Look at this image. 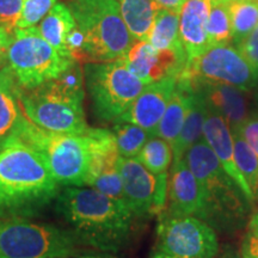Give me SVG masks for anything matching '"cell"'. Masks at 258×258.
Wrapping results in <instances>:
<instances>
[{
    "mask_svg": "<svg viewBox=\"0 0 258 258\" xmlns=\"http://www.w3.org/2000/svg\"><path fill=\"white\" fill-rule=\"evenodd\" d=\"M78 241L69 230L28 219H0V258H69Z\"/></svg>",
    "mask_w": 258,
    "mask_h": 258,
    "instance_id": "cell-6",
    "label": "cell"
},
{
    "mask_svg": "<svg viewBox=\"0 0 258 258\" xmlns=\"http://www.w3.org/2000/svg\"><path fill=\"white\" fill-rule=\"evenodd\" d=\"M203 139L209 145L213 152L218 157L222 169L233 179V182L241 189L244 195L250 202H253V196L250 191L249 185L245 182L243 176L237 169L234 160V144L232 131L221 116L209 110L207 118L203 125Z\"/></svg>",
    "mask_w": 258,
    "mask_h": 258,
    "instance_id": "cell-16",
    "label": "cell"
},
{
    "mask_svg": "<svg viewBox=\"0 0 258 258\" xmlns=\"http://www.w3.org/2000/svg\"><path fill=\"white\" fill-rule=\"evenodd\" d=\"M77 258H104V257L95 256V254H84V256H80V257H77Z\"/></svg>",
    "mask_w": 258,
    "mask_h": 258,
    "instance_id": "cell-40",
    "label": "cell"
},
{
    "mask_svg": "<svg viewBox=\"0 0 258 258\" xmlns=\"http://www.w3.org/2000/svg\"><path fill=\"white\" fill-rule=\"evenodd\" d=\"M11 141L27 145L41 153L60 186H85L91 160L86 134L50 133L37 127L24 115Z\"/></svg>",
    "mask_w": 258,
    "mask_h": 258,
    "instance_id": "cell-5",
    "label": "cell"
},
{
    "mask_svg": "<svg viewBox=\"0 0 258 258\" xmlns=\"http://www.w3.org/2000/svg\"><path fill=\"white\" fill-rule=\"evenodd\" d=\"M22 110L28 120L56 134L83 135L89 131L84 114V98L67 95L48 82L34 90H21Z\"/></svg>",
    "mask_w": 258,
    "mask_h": 258,
    "instance_id": "cell-9",
    "label": "cell"
},
{
    "mask_svg": "<svg viewBox=\"0 0 258 258\" xmlns=\"http://www.w3.org/2000/svg\"><path fill=\"white\" fill-rule=\"evenodd\" d=\"M74 61L51 47L37 27L16 29L9 48V69L23 90H34L57 78Z\"/></svg>",
    "mask_w": 258,
    "mask_h": 258,
    "instance_id": "cell-7",
    "label": "cell"
},
{
    "mask_svg": "<svg viewBox=\"0 0 258 258\" xmlns=\"http://www.w3.org/2000/svg\"><path fill=\"white\" fill-rule=\"evenodd\" d=\"M215 2H219V3H221V4H225V5H228V4H231V3L239 2V0H215Z\"/></svg>",
    "mask_w": 258,
    "mask_h": 258,
    "instance_id": "cell-39",
    "label": "cell"
},
{
    "mask_svg": "<svg viewBox=\"0 0 258 258\" xmlns=\"http://www.w3.org/2000/svg\"><path fill=\"white\" fill-rule=\"evenodd\" d=\"M178 78L198 84H226L245 92L258 85V73L239 50L228 44L209 48L186 64Z\"/></svg>",
    "mask_w": 258,
    "mask_h": 258,
    "instance_id": "cell-11",
    "label": "cell"
},
{
    "mask_svg": "<svg viewBox=\"0 0 258 258\" xmlns=\"http://www.w3.org/2000/svg\"><path fill=\"white\" fill-rule=\"evenodd\" d=\"M76 25L71 9L64 4L57 3L49 14L40 22L37 30L51 47L64 55H71L66 49V38Z\"/></svg>",
    "mask_w": 258,
    "mask_h": 258,
    "instance_id": "cell-24",
    "label": "cell"
},
{
    "mask_svg": "<svg viewBox=\"0 0 258 258\" xmlns=\"http://www.w3.org/2000/svg\"><path fill=\"white\" fill-rule=\"evenodd\" d=\"M22 88L9 66L0 70V150L15 137L24 112L19 95Z\"/></svg>",
    "mask_w": 258,
    "mask_h": 258,
    "instance_id": "cell-19",
    "label": "cell"
},
{
    "mask_svg": "<svg viewBox=\"0 0 258 258\" xmlns=\"http://www.w3.org/2000/svg\"><path fill=\"white\" fill-rule=\"evenodd\" d=\"M194 83V82H192ZM194 90L192 101L186 115L180 133L172 146L173 161L183 159L186 151L192 146L196 141L200 140L203 133V125L208 115V105L206 102L202 89L196 83Z\"/></svg>",
    "mask_w": 258,
    "mask_h": 258,
    "instance_id": "cell-21",
    "label": "cell"
},
{
    "mask_svg": "<svg viewBox=\"0 0 258 258\" xmlns=\"http://www.w3.org/2000/svg\"><path fill=\"white\" fill-rule=\"evenodd\" d=\"M211 0H188L179 15V36L186 54V64L207 51V18Z\"/></svg>",
    "mask_w": 258,
    "mask_h": 258,
    "instance_id": "cell-17",
    "label": "cell"
},
{
    "mask_svg": "<svg viewBox=\"0 0 258 258\" xmlns=\"http://www.w3.org/2000/svg\"><path fill=\"white\" fill-rule=\"evenodd\" d=\"M250 230H252L258 233V212L253 215L252 220L250 222Z\"/></svg>",
    "mask_w": 258,
    "mask_h": 258,
    "instance_id": "cell-37",
    "label": "cell"
},
{
    "mask_svg": "<svg viewBox=\"0 0 258 258\" xmlns=\"http://www.w3.org/2000/svg\"><path fill=\"white\" fill-rule=\"evenodd\" d=\"M158 50H171L186 66V54L179 36V15L160 9L147 40Z\"/></svg>",
    "mask_w": 258,
    "mask_h": 258,
    "instance_id": "cell-23",
    "label": "cell"
},
{
    "mask_svg": "<svg viewBox=\"0 0 258 258\" xmlns=\"http://www.w3.org/2000/svg\"><path fill=\"white\" fill-rule=\"evenodd\" d=\"M54 209L78 244L116 252L131 237L133 213L96 189L66 186L57 194Z\"/></svg>",
    "mask_w": 258,
    "mask_h": 258,
    "instance_id": "cell-1",
    "label": "cell"
},
{
    "mask_svg": "<svg viewBox=\"0 0 258 258\" xmlns=\"http://www.w3.org/2000/svg\"><path fill=\"white\" fill-rule=\"evenodd\" d=\"M232 132L239 135L258 158V116L249 117L240 125L232 128Z\"/></svg>",
    "mask_w": 258,
    "mask_h": 258,
    "instance_id": "cell-33",
    "label": "cell"
},
{
    "mask_svg": "<svg viewBox=\"0 0 258 258\" xmlns=\"http://www.w3.org/2000/svg\"><path fill=\"white\" fill-rule=\"evenodd\" d=\"M59 192L41 153L17 141L0 150V219L36 217Z\"/></svg>",
    "mask_w": 258,
    "mask_h": 258,
    "instance_id": "cell-2",
    "label": "cell"
},
{
    "mask_svg": "<svg viewBox=\"0 0 258 258\" xmlns=\"http://www.w3.org/2000/svg\"><path fill=\"white\" fill-rule=\"evenodd\" d=\"M111 132L114 134L118 156L123 158H137L151 138L145 129L125 122H115Z\"/></svg>",
    "mask_w": 258,
    "mask_h": 258,
    "instance_id": "cell-26",
    "label": "cell"
},
{
    "mask_svg": "<svg viewBox=\"0 0 258 258\" xmlns=\"http://www.w3.org/2000/svg\"><path fill=\"white\" fill-rule=\"evenodd\" d=\"M198 84V83H196ZM202 89L209 110L221 116L232 128L249 118L245 91L226 84H198Z\"/></svg>",
    "mask_w": 258,
    "mask_h": 258,
    "instance_id": "cell-18",
    "label": "cell"
},
{
    "mask_svg": "<svg viewBox=\"0 0 258 258\" xmlns=\"http://www.w3.org/2000/svg\"><path fill=\"white\" fill-rule=\"evenodd\" d=\"M156 4L159 6V9L167 10V11L175 12L177 15H180L183 6L188 0H154Z\"/></svg>",
    "mask_w": 258,
    "mask_h": 258,
    "instance_id": "cell-36",
    "label": "cell"
},
{
    "mask_svg": "<svg viewBox=\"0 0 258 258\" xmlns=\"http://www.w3.org/2000/svg\"><path fill=\"white\" fill-rule=\"evenodd\" d=\"M202 212V196L195 178L184 158L172 161L169 185V209L171 217H196Z\"/></svg>",
    "mask_w": 258,
    "mask_h": 258,
    "instance_id": "cell-15",
    "label": "cell"
},
{
    "mask_svg": "<svg viewBox=\"0 0 258 258\" xmlns=\"http://www.w3.org/2000/svg\"><path fill=\"white\" fill-rule=\"evenodd\" d=\"M157 235V252L171 258H214L219 251L215 231L196 217L161 213Z\"/></svg>",
    "mask_w": 258,
    "mask_h": 258,
    "instance_id": "cell-10",
    "label": "cell"
},
{
    "mask_svg": "<svg viewBox=\"0 0 258 258\" xmlns=\"http://www.w3.org/2000/svg\"><path fill=\"white\" fill-rule=\"evenodd\" d=\"M224 258H237V257H235V256H234V254H232V253H228V254H227V256H225Z\"/></svg>",
    "mask_w": 258,
    "mask_h": 258,
    "instance_id": "cell-41",
    "label": "cell"
},
{
    "mask_svg": "<svg viewBox=\"0 0 258 258\" xmlns=\"http://www.w3.org/2000/svg\"><path fill=\"white\" fill-rule=\"evenodd\" d=\"M151 258H171V257L166 256V254H164V253H161V252H156Z\"/></svg>",
    "mask_w": 258,
    "mask_h": 258,
    "instance_id": "cell-38",
    "label": "cell"
},
{
    "mask_svg": "<svg viewBox=\"0 0 258 258\" xmlns=\"http://www.w3.org/2000/svg\"><path fill=\"white\" fill-rule=\"evenodd\" d=\"M84 77L93 111L109 122L117 121L147 85L129 72L123 59L88 62Z\"/></svg>",
    "mask_w": 258,
    "mask_h": 258,
    "instance_id": "cell-8",
    "label": "cell"
},
{
    "mask_svg": "<svg viewBox=\"0 0 258 258\" xmlns=\"http://www.w3.org/2000/svg\"><path fill=\"white\" fill-rule=\"evenodd\" d=\"M123 61L129 72L145 84H151L169 76H178L185 64L173 51L158 50L147 41L135 42Z\"/></svg>",
    "mask_w": 258,
    "mask_h": 258,
    "instance_id": "cell-14",
    "label": "cell"
},
{
    "mask_svg": "<svg viewBox=\"0 0 258 258\" xmlns=\"http://www.w3.org/2000/svg\"><path fill=\"white\" fill-rule=\"evenodd\" d=\"M184 159L201 189L200 219L213 230L226 233L243 227L246 224L251 202L225 172L205 139H200L186 151Z\"/></svg>",
    "mask_w": 258,
    "mask_h": 258,
    "instance_id": "cell-3",
    "label": "cell"
},
{
    "mask_svg": "<svg viewBox=\"0 0 258 258\" xmlns=\"http://www.w3.org/2000/svg\"><path fill=\"white\" fill-rule=\"evenodd\" d=\"M234 160L238 171L249 185L253 200L258 196V158L237 133H233Z\"/></svg>",
    "mask_w": 258,
    "mask_h": 258,
    "instance_id": "cell-29",
    "label": "cell"
},
{
    "mask_svg": "<svg viewBox=\"0 0 258 258\" xmlns=\"http://www.w3.org/2000/svg\"><path fill=\"white\" fill-rule=\"evenodd\" d=\"M69 8L84 35L83 57L90 62L123 59L135 43L117 0H71Z\"/></svg>",
    "mask_w": 258,
    "mask_h": 258,
    "instance_id": "cell-4",
    "label": "cell"
},
{
    "mask_svg": "<svg viewBox=\"0 0 258 258\" xmlns=\"http://www.w3.org/2000/svg\"><path fill=\"white\" fill-rule=\"evenodd\" d=\"M176 84V76H169L147 84L131 108L116 122L137 124L145 129L151 138H153L175 91Z\"/></svg>",
    "mask_w": 258,
    "mask_h": 258,
    "instance_id": "cell-13",
    "label": "cell"
},
{
    "mask_svg": "<svg viewBox=\"0 0 258 258\" xmlns=\"http://www.w3.org/2000/svg\"><path fill=\"white\" fill-rule=\"evenodd\" d=\"M56 4L57 0H24L23 10L16 29L37 27Z\"/></svg>",
    "mask_w": 258,
    "mask_h": 258,
    "instance_id": "cell-30",
    "label": "cell"
},
{
    "mask_svg": "<svg viewBox=\"0 0 258 258\" xmlns=\"http://www.w3.org/2000/svg\"><path fill=\"white\" fill-rule=\"evenodd\" d=\"M124 203L135 217L159 213L165 207L167 172L153 175L138 158L120 157L117 160Z\"/></svg>",
    "mask_w": 258,
    "mask_h": 258,
    "instance_id": "cell-12",
    "label": "cell"
},
{
    "mask_svg": "<svg viewBox=\"0 0 258 258\" xmlns=\"http://www.w3.org/2000/svg\"><path fill=\"white\" fill-rule=\"evenodd\" d=\"M24 0H0V25L14 34L23 10Z\"/></svg>",
    "mask_w": 258,
    "mask_h": 258,
    "instance_id": "cell-31",
    "label": "cell"
},
{
    "mask_svg": "<svg viewBox=\"0 0 258 258\" xmlns=\"http://www.w3.org/2000/svg\"><path fill=\"white\" fill-rule=\"evenodd\" d=\"M237 49L240 51L244 59L249 62L258 73V24L252 31L240 42Z\"/></svg>",
    "mask_w": 258,
    "mask_h": 258,
    "instance_id": "cell-32",
    "label": "cell"
},
{
    "mask_svg": "<svg viewBox=\"0 0 258 258\" xmlns=\"http://www.w3.org/2000/svg\"><path fill=\"white\" fill-rule=\"evenodd\" d=\"M195 84L185 78H177L176 89L158 125L156 135L165 140L172 148L184 123L191 105Z\"/></svg>",
    "mask_w": 258,
    "mask_h": 258,
    "instance_id": "cell-20",
    "label": "cell"
},
{
    "mask_svg": "<svg viewBox=\"0 0 258 258\" xmlns=\"http://www.w3.org/2000/svg\"><path fill=\"white\" fill-rule=\"evenodd\" d=\"M231 18L232 41L240 43L258 24V0H239L227 5Z\"/></svg>",
    "mask_w": 258,
    "mask_h": 258,
    "instance_id": "cell-25",
    "label": "cell"
},
{
    "mask_svg": "<svg viewBox=\"0 0 258 258\" xmlns=\"http://www.w3.org/2000/svg\"><path fill=\"white\" fill-rule=\"evenodd\" d=\"M241 258H258V233L252 230L245 235L241 245Z\"/></svg>",
    "mask_w": 258,
    "mask_h": 258,
    "instance_id": "cell-34",
    "label": "cell"
},
{
    "mask_svg": "<svg viewBox=\"0 0 258 258\" xmlns=\"http://www.w3.org/2000/svg\"><path fill=\"white\" fill-rule=\"evenodd\" d=\"M121 16L135 42L147 41L159 6L154 0H117Z\"/></svg>",
    "mask_w": 258,
    "mask_h": 258,
    "instance_id": "cell-22",
    "label": "cell"
},
{
    "mask_svg": "<svg viewBox=\"0 0 258 258\" xmlns=\"http://www.w3.org/2000/svg\"><path fill=\"white\" fill-rule=\"evenodd\" d=\"M137 158L150 172L160 175L167 172L171 161L173 160L172 148L165 140L153 137L148 139Z\"/></svg>",
    "mask_w": 258,
    "mask_h": 258,
    "instance_id": "cell-27",
    "label": "cell"
},
{
    "mask_svg": "<svg viewBox=\"0 0 258 258\" xmlns=\"http://www.w3.org/2000/svg\"><path fill=\"white\" fill-rule=\"evenodd\" d=\"M12 37H14V34L9 32L0 25V67L5 63V61H8V53L11 46Z\"/></svg>",
    "mask_w": 258,
    "mask_h": 258,
    "instance_id": "cell-35",
    "label": "cell"
},
{
    "mask_svg": "<svg viewBox=\"0 0 258 258\" xmlns=\"http://www.w3.org/2000/svg\"><path fill=\"white\" fill-rule=\"evenodd\" d=\"M207 36L209 46H227L232 41L231 18L227 5L211 0L207 18Z\"/></svg>",
    "mask_w": 258,
    "mask_h": 258,
    "instance_id": "cell-28",
    "label": "cell"
}]
</instances>
